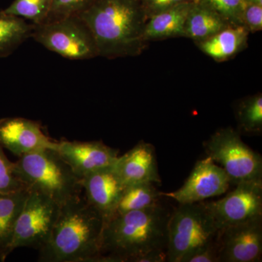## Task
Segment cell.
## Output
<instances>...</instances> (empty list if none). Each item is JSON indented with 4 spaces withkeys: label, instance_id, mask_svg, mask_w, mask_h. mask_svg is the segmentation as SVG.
Returning <instances> with one entry per match:
<instances>
[{
    "label": "cell",
    "instance_id": "cell-17",
    "mask_svg": "<svg viewBox=\"0 0 262 262\" xmlns=\"http://www.w3.org/2000/svg\"><path fill=\"white\" fill-rule=\"evenodd\" d=\"M192 3H183L148 18L144 33L146 42L184 37L186 20Z\"/></svg>",
    "mask_w": 262,
    "mask_h": 262
},
{
    "label": "cell",
    "instance_id": "cell-24",
    "mask_svg": "<svg viewBox=\"0 0 262 262\" xmlns=\"http://www.w3.org/2000/svg\"><path fill=\"white\" fill-rule=\"evenodd\" d=\"M211 8L230 25H244L243 15L246 0H194Z\"/></svg>",
    "mask_w": 262,
    "mask_h": 262
},
{
    "label": "cell",
    "instance_id": "cell-1",
    "mask_svg": "<svg viewBox=\"0 0 262 262\" xmlns=\"http://www.w3.org/2000/svg\"><path fill=\"white\" fill-rule=\"evenodd\" d=\"M94 36L98 56H136L147 46L144 28L147 17L141 0H95L79 15Z\"/></svg>",
    "mask_w": 262,
    "mask_h": 262
},
{
    "label": "cell",
    "instance_id": "cell-13",
    "mask_svg": "<svg viewBox=\"0 0 262 262\" xmlns=\"http://www.w3.org/2000/svg\"><path fill=\"white\" fill-rule=\"evenodd\" d=\"M57 151L80 179L113 166L120 152L119 149L110 147L101 141H58Z\"/></svg>",
    "mask_w": 262,
    "mask_h": 262
},
{
    "label": "cell",
    "instance_id": "cell-29",
    "mask_svg": "<svg viewBox=\"0 0 262 262\" xmlns=\"http://www.w3.org/2000/svg\"><path fill=\"white\" fill-rule=\"evenodd\" d=\"M187 262H220L217 239L193 253Z\"/></svg>",
    "mask_w": 262,
    "mask_h": 262
},
{
    "label": "cell",
    "instance_id": "cell-11",
    "mask_svg": "<svg viewBox=\"0 0 262 262\" xmlns=\"http://www.w3.org/2000/svg\"><path fill=\"white\" fill-rule=\"evenodd\" d=\"M220 262H259L262 256V216L219 232Z\"/></svg>",
    "mask_w": 262,
    "mask_h": 262
},
{
    "label": "cell",
    "instance_id": "cell-8",
    "mask_svg": "<svg viewBox=\"0 0 262 262\" xmlns=\"http://www.w3.org/2000/svg\"><path fill=\"white\" fill-rule=\"evenodd\" d=\"M60 210L61 206L51 198L30 191L15 225L10 253L18 248H32L38 251L42 248L51 237Z\"/></svg>",
    "mask_w": 262,
    "mask_h": 262
},
{
    "label": "cell",
    "instance_id": "cell-5",
    "mask_svg": "<svg viewBox=\"0 0 262 262\" xmlns=\"http://www.w3.org/2000/svg\"><path fill=\"white\" fill-rule=\"evenodd\" d=\"M219 232L202 202L179 204L169 219L168 261L187 262L198 250L215 241Z\"/></svg>",
    "mask_w": 262,
    "mask_h": 262
},
{
    "label": "cell",
    "instance_id": "cell-26",
    "mask_svg": "<svg viewBox=\"0 0 262 262\" xmlns=\"http://www.w3.org/2000/svg\"><path fill=\"white\" fill-rule=\"evenodd\" d=\"M27 188L15 172L14 163L10 161L0 146V192H10Z\"/></svg>",
    "mask_w": 262,
    "mask_h": 262
},
{
    "label": "cell",
    "instance_id": "cell-21",
    "mask_svg": "<svg viewBox=\"0 0 262 262\" xmlns=\"http://www.w3.org/2000/svg\"><path fill=\"white\" fill-rule=\"evenodd\" d=\"M152 183H139L125 186L117 206L115 214L140 211L160 203L161 194Z\"/></svg>",
    "mask_w": 262,
    "mask_h": 262
},
{
    "label": "cell",
    "instance_id": "cell-22",
    "mask_svg": "<svg viewBox=\"0 0 262 262\" xmlns=\"http://www.w3.org/2000/svg\"><path fill=\"white\" fill-rule=\"evenodd\" d=\"M236 118L243 132L259 134L262 131V96L253 95L243 99L236 108Z\"/></svg>",
    "mask_w": 262,
    "mask_h": 262
},
{
    "label": "cell",
    "instance_id": "cell-2",
    "mask_svg": "<svg viewBox=\"0 0 262 262\" xmlns=\"http://www.w3.org/2000/svg\"><path fill=\"white\" fill-rule=\"evenodd\" d=\"M104 222L82 195L61 206L51 237L39 250L41 262H103Z\"/></svg>",
    "mask_w": 262,
    "mask_h": 262
},
{
    "label": "cell",
    "instance_id": "cell-12",
    "mask_svg": "<svg viewBox=\"0 0 262 262\" xmlns=\"http://www.w3.org/2000/svg\"><path fill=\"white\" fill-rule=\"evenodd\" d=\"M0 146L20 158L39 150H57L58 141L45 134L39 122L24 117H5L0 119Z\"/></svg>",
    "mask_w": 262,
    "mask_h": 262
},
{
    "label": "cell",
    "instance_id": "cell-14",
    "mask_svg": "<svg viewBox=\"0 0 262 262\" xmlns=\"http://www.w3.org/2000/svg\"><path fill=\"white\" fill-rule=\"evenodd\" d=\"M113 165L81 179L86 201L102 217L104 223L115 215L125 187Z\"/></svg>",
    "mask_w": 262,
    "mask_h": 262
},
{
    "label": "cell",
    "instance_id": "cell-15",
    "mask_svg": "<svg viewBox=\"0 0 262 262\" xmlns=\"http://www.w3.org/2000/svg\"><path fill=\"white\" fill-rule=\"evenodd\" d=\"M113 167L125 187L139 183L161 184L155 146L145 141H139L119 156Z\"/></svg>",
    "mask_w": 262,
    "mask_h": 262
},
{
    "label": "cell",
    "instance_id": "cell-6",
    "mask_svg": "<svg viewBox=\"0 0 262 262\" xmlns=\"http://www.w3.org/2000/svg\"><path fill=\"white\" fill-rule=\"evenodd\" d=\"M208 158L225 170L230 184L262 180L261 155L246 145L232 127L220 129L204 143Z\"/></svg>",
    "mask_w": 262,
    "mask_h": 262
},
{
    "label": "cell",
    "instance_id": "cell-4",
    "mask_svg": "<svg viewBox=\"0 0 262 262\" xmlns=\"http://www.w3.org/2000/svg\"><path fill=\"white\" fill-rule=\"evenodd\" d=\"M15 174L30 191L48 196L63 206L81 196L79 178L57 150L42 149L18 158Z\"/></svg>",
    "mask_w": 262,
    "mask_h": 262
},
{
    "label": "cell",
    "instance_id": "cell-16",
    "mask_svg": "<svg viewBox=\"0 0 262 262\" xmlns=\"http://www.w3.org/2000/svg\"><path fill=\"white\" fill-rule=\"evenodd\" d=\"M249 33L244 25H229L196 45L203 53L215 61H225L247 48Z\"/></svg>",
    "mask_w": 262,
    "mask_h": 262
},
{
    "label": "cell",
    "instance_id": "cell-27",
    "mask_svg": "<svg viewBox=\"0 0 262 262\" xmlns=\"http://www.w3.org/2000/svg\"><path fill=\"white\" fill-rule=\"evenodd\" d=\"M243 24L249 32L261 31L262 5L247 3L243 15Z\"/></svg>",
    "mask_w": 262,
    "mask_h": 262
},
{
    "label": "cell",
    "instance_id": "cell-23",
    "mask_svg": "<svg viewBox=\"0 0 262 262\" xmlns=\"http://www.w3.org/2000/svg\"><path fill=\"white\" fill-rule=\"evenodd\" d=\"M52 0H14L0 15H14L32 21L34 25L42 24L47 18Z\"/></svg>",
    "mask_w": 262,
    "mask_h": 262
},
{
    "label": "cell",
    "instance_id": "cell-25",
    "mask_svg": "<svg viewBox=\"0 0 262 262\" xmlns=\"http://www.w3.org/2000/svg\"><path fill=\"white\" fill-rule=\"evenodd\" d=\"M94 2L95 0H52L51 10L45 22L79 15Z\"/></svg>",
    "mask_w": 262,
    "mask_h": 262
},
{
    "label": "cell",
    "instance_id": "cell-19",
    "mask_svg": "<svg viewBox=\"0 0 262 262\" xmlns=\"http://www.w3.org/2000/svg\"><path fill=\"white\" fill-rule=\"evenodd\" d=\"M230 25L219 13L206 5L193 2L186 20L184 37L194 42L205 40Z\"/></svg>",
    "mask_w": 262,
    "mask_h": 262
},
{
    "label": "cell",
    "instance_id": "cell-9",
    "mask_svg": "<svg viewBox=\"0 0 262 262\" xmlns=\"http://www.w3.org/2000/svg\"><path fill=\"white\" fill-rule=\"evenodd\" d=\"M222 199L203 201L219 231L262 216V180L241 182Z\"/></svg>",
    "mask_w": 262,
    "mask_h": 262
},
{
    "label": "cell",
    "instance_id": "cell-30",
    "mask_svg": "<svg viewBox=\"0 0 262 262\" xmlns=\"http://www.w3.org/2000/svg\"><path fill=\"white\" fill-rule=\"evenodd\" d=\"M246 4L250 3V4L262 5V0H246Z\"/></svg>",
    "mask_w": 262,
    "mask_h": 262
},
{
    "label": "cell",
    "instance_id": "cell-7",
    "mask_svg": "<svg viewBox=\"0 0 262 262\" xmlns=\"http://www.w3.org/2000/svg\"><path fill=\"white\" fill-rule=\"evenodd\" d=\"M32 37L48 51L67 59L89 60L98 56L92 32L78 15L34 25Z\"/></svg>",
    "mask_w": 262,
    "mask_h": 262
},
{
    "label": "cell",
    "instance_id": "cell-10",
    "mask_svg": "<svg viewBox=\"0 0 262 262\" xmlns=\"http://www.w3.org/2000/svg\"><path fill=\"white\" fill-rule=\"evenodd\" d=\"M230 184L225 170L207 157L195 164L182 187L174 192L160 194L179 204H189L222 195L227 192Z\"/></svg>",
    "mask_w": 262,
    "mask_h": 262
},
{
    "label": "cell",
    "instance_id": "cell-28",
    "mask_svg": "<svg viewBox=\"0 0 262 262\" xmlns=\"http://www.w3.org/2000/svg\"><path fill=\"white\" fill-rule=\"evenodd\" d=\"M194 0H141L147 19L177 5L192 3Z\"/></svg>",
    "mask_w": 262,
    "mask_h": 262
},
{
    "label": "cell",
    "instance_id": "cell-3",
    "mask_svg": "<svg viewBox=\"0 0 262 262\" xmlns=\"http://www.w3.org/2000/svg\"><path fill=\"white\" fill-rule=\"evenodd\" d=\"M170 214L160 203L114 215L103 225V262H136L153 250H167Z\"/></svg>",
    "mask_w": 262,
    "mask_h": 262
},
{
    "label": "cell",
    "instance_id": "cell-18",
    "mask_svg": "<svg viewBox=\"0 0 262 262\" xmlns=\"http://www.w3.org/2000/svg\"><path fill=\"white\" fill-rule=\"evenodd\" d=\"M29 189L10 192H0V261H5L10 254V248L17 221L26 201Z\"/></svg>",
    "mask_w": 262,
    "mask_h": 262
},
{
    "label": "cell",
    "instance_id": "cell-20",
    "mask_svg": "<svg viewBox=\"0 0 262 262\" xmlns=\"http://www.w3.org/2000/svg\"><path fill=\"white\" fill-rule=\"evenodd\" d=\"M34 25L14 15H0V58L9 56L29 38Z\"/></svg>",
    "mask_w": 262,
    "mask_h": 262
}]
</instances>
